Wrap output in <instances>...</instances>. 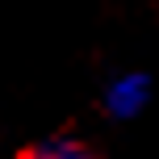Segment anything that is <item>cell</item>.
I'll return each mask as SVG.
<instances>
[{"label":"cell","instance_id":"1","mask_svg":"<svg viewBox=\"0 0 159 159\" xmlns=\"http://www.w3.org/2000/svg\"><path fill=\"white\" fill-rule=\"evenodd\" d=\"M155 101V80L147 71H134V67H126V71H113L105 80L101 88V109L109 121H134L143 117L147 109H151Z\"/></svg>","mask_w":159,"mask_h":159},{"label":"cell","instance_id":"2","mask_svg":"<svg viewBox=\"0 0 159 159\" xmlns=\"http://www.w3.org/2000/svg\"><path fill=\"white\" fill-rule=\"evenodd\" d=\"M13 159H105L96 147H88L84 138H71V134H50V138H38L30 143L25 151H17Z\"/></svg>","mask_w":159,"mask_h":159}]
</instances>
